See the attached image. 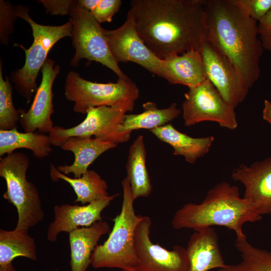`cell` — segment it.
Wrapping results in <instances>:
<instances>
[{
	"instance_id": "cell-24",
	"label": "cell",
	"mask_w": 271,
	"mask_h": 271,
	"mask_svg": "<svg viewBox=\"0 0 271 271\" xmlns=\"http://www.w3.org/2000/svg\"><path fill=\"white\" fill-rule=\"evenodd\" d=\"M50 175L53 181L60 180L67 182L73 189L77 198L74 202L83 205L109 197L107 182L96 172L88 170L81 177L72 178L59 171L50 165Z\"/></svg>"
},
{
	"instance_id": "cell-14",
	"label": "cell",
	"mask_w": 271,
	"mask_h": 271,
	"mask_svg": "<svg viewBox=\"0 0 271 271\" xmlns=\"http://www.w3.org/2000/svg\"><path fill=\"white\" fill-rule=\"evenodd\" d=\"M60 66L55 64L51 59L48 58L42 69V79L33 101L29 109L20 108V123L25 132L49 133L53 128L52 114L53 108L52 87L59 74Z\"/></svg>"
},
{
	"instance_id": "cell-7",
	"label": "cell",
	"mask_w": 271,
	"mask_h": 271,
	"mask_svg": "<svg viewBox=\"0 0 271 271\" xmlns=\"http://www.w3.org/2000/svg\"><path fill=\"white\" fill-rule=\"evenodd\" d=\"M66 99L74 102L73 111L86 114L91 107L101 106H128L134 108L140 96L139 88L129 78L116 82L97 83L82 78L70 71L64 85Z\"/></svg>"
},
{
	"instance_id": "cell-2",
	"label": "cell",
	"mask_w": 271,
	"mask_h": 271,
	"mask_svg": "<svg viewBox=\"0 0 271 271\" xmlns=\"http://www.w3.org/2000/svg\"><path fill=\"white\" fill-rule=\"evenodd\" d=\"M204 8L207 40L232 62L251 88L259 78L264 50L258 22L242 0H204Z\"/></svg>"
},
{
	"instance_id": "cell-10",
	"label": "cell",
	"mask_w": 271,
	"mask_h": 271,
	"mask_svg": "<svg viewBox=\"0 0 271 271\" xmlns=\"http://www.w3.org/2000/svg\"><path fill=\"white\" fill-rule=\"evenodd\" d=\"M182 105L184 124L189 127L203 121H213L221 127L236 129L238 121L235 108L222 97L207 78L184 94Z\"/></svg>"
},
{
	"instance_id": "cell-16",
	"label": "cell",
	"mask_w": 271,
	"mask_h": 271,
	"mask_svg": "<svg viewBox=\"0 0 271 271\" xmlns=\"http://www.w3.org/2000/svg\"><path fill=\"white\" fill-rule=\"evenodd\" d=\"M118 194L82 206L62 204L54 208V219L47 233L49 241L55 242L62 232H70L79 226L89 227L102 220L101 213Z\"/></svg>"
},
{
	"instance_id": "cell-11",
	"label": "cell",
	"mask_w": 271,
	"mask_h": 271,
	"mask_svg": "<svg viewBox=\"0 0 271 271\" xmlns=\"http://www.w3.org/2000/svg\"><path fill=\"white\" fill-rule=\"evenodd\" d=\"M152 220L142 216L134 235V247L139 260L137 271H188L189 260L186 248L176 245L168 250L153 243L150 237Z\"/></svg>"
},
{
	"instance_id": "cell-22",
	"label": "cell",
	"mask_w": 271,
	"mask_h": 271,
	"mask_svg": "<svg viewBox=\"0 0 271 271\" xmlns=\"http://www.w3.org/2000/svg\"><path fill=\"white\" fill-rule=\"evenodd\" d=\"M142 107L144 111L142 113L125 114L118 128L120 133L131 134L132 131L139 129L151 130L169 123L182 113L176 102L161 109L156 103L148 101L143 103Z\"/></svg>"
},
{
	"instance_id": "cell-29",
	"label": "cell",
	"mask_w": 271,
	"mask_h": 271,
	"mask_svg": "<svg viewBox=\"0 0 271 271\" xmlns=\"http://www.w3.org/2000/svg\"><path fill=\"white\" fill-rule=\"evenodd\" d=\"M18 17L12 3L0 1V42L8 45L10 36L14 32V23Z\"/></svg>"
},
{
	"instance_id": "cell-6",
	"label": "cell",
	"mask_w": 271,
	"mask_h": 271,
	"mask_svg": "<svg viewBox=\"0 0 271 271\" xmlns=\"http://www.w3.org/2000/svg\"><path fill=\"white\" fill-rule=\"evenodd\" d=\"M29 165L28 156L20 152L0 158V176L5 180L7 186L3 197L17 210L16 229L28 230L44 219L39 191L27 179Z\"/></svg>"
},
{
	"instance_id": "cell-9",
	"label": "cell",
	"mask_w": 271,
	"mask_h": 271,
	"mask_svg": "<svg viewBox=\"0 0 271 271\" xmlns=\"http://www.w3.org/2000/svg\"><path fill=\"white\" fill-rule=\"evenodd\" d=\"M133 107L128 106H101L88 109L86 116L78 125L64 128L54 126L49 133L52 146L61 147L68 139L72 137H95L116 145L127 142L130 133L118 131L124 115Z\"/></svg>"
},
{
	"instance_id": "cell-25",
	"label": "cell",
	"mask_w": 271,
	"mask_h": 271,
	"mask_svg": "<svg viewBox=\"0 0 271 271\" xmlns=\"http://www.w3.org/2000/svg\"><path fill=\"white\" fill-rule=\"evenodd\" d=\"M49 135L37 132H20L17 129L0 130V156L14 152L19 149H27L38 159L49 156L52 151Z\"/></svg>"
},
{
	"instance_id": "cell-19",
	"label": "cell",
	"mask_w": 271,
	"mask_h": 271,
	"mask_svg": "<svg viewBox=\"0 0 271 271\" xmlns=\"http://www.w3.org/2000/svg\"><path fill=\"white\" fill-rule=\"evenodd\" d=\"M117 145L95 137L70 138L61 148L73 153L74 162L71 165H59L56 168L66 175L73 174L74 178H80L88 170L89 166L98 157Z\"/></svg>"
},
{
	"instance_id": "cell-3",
	"label": "cell",
	"mask_w": 271,
	"mask_h": 271,
	"mask_svg": "<svg viewBox=\"0 0 271 271\" xmlns=\"http://www.w3.org/2000/svg\"><path fill=\"white\" fill-rule=\"evenodd\" d=\"M261 218L249 202L240 196L237 186L224 181L209 190L201 203H188L177 210L171 225L176 230L194 231L213 226H223L233 230L236 240L241 241L247 239L242 230L243 224Z\"/></svg>"
},
{
	"instance_id": "cell-15",
	"label": "cell",
	"mask_w": 271,
	"mask_h": 271,
	"mask_svg": "<svg viewBox=\"0 0 271 271\" xmlns=\"http://www.w3.org/2000/svg\"><path fill=\"white\" fill-rule=\"evenodd\" d=\"M232 179L244 187L243 198L259 215H271V157L235 168Z\"/></svg>"
},
{
	"instance_id": "cell-32",
	"label": "cell",
	"mask_w": 271,
	"mask_h": 271,
	"mask_svg": "<svg viewBox=\"0 0 271 271\" xmlns=\"http://www.w3.org/2000/svg\"><path fill=\"white\" fill-rule=\"evenodd\" d=\"M249 16L257 22L271 10V0H242Z\"/></svg>"
},
{
	"instance_id": "cell-13",
	"label": "cell",
	"mask_w": 271,
	"mask_h": 271,
	"mask_svg": "<svg viewBox=\"0 0 271 271\" xmlns=\"http://www.w3.org/2000/svg\"><path fill=\"white\" fill-rule=\"evenodd\" d=\"M105 34L110 50L118 63H134L150 73L158 75L162 59L142 39L129 12L121 26L114 30L105 29Z\"/></svg>"
},
{
	"instance_id": "cell-31",
	"label": "cell",
	"mask_w": 271,
	"mask_h": 271,
	"mask_svg": "<svg viewBox=\"0 0 271 271\" xmlns=\"http://www.w3.org/2000/svg\"><path fill=\"white\" fill-rule=\"evenodd\" d=\"M46 12L51 15H67L77 4V0H40Z\"/></svg>"
},
{
	"instance_id": "cell-26",
	"label": "cell",
	"mask_w": 271,
	"mask_h": 271,
	"mask_svg": "<svg viewBox=\"0 0 271 271\" xmlns=\"http://www.w3.org/2000/svg\"><path fill=\"white\" fill-rule=\"evenodd\" d=\"M27 229H0V266L11 263L18 257L37 259L34 239Z\"/></svg>"
},
{
	"instance_id": "cell-8",
	"label": "cell",
	"mask_w": 271,
	"mask_h": 271,
	"mask_svg": "<svg viewBox=\"0 0 271 271\" xmlns=\"http://www.w3.org/2000/svg\"><path fill=\"white\" fill-rule=\"evenodd\" d=\"M69 16L72 23L71 38L75 49L70 61L72 67H76L81 59L94 61L112 70L119 79L129 78L121 70L109 48L105 29L90 14L77 4L72 8Z\"/></svg>"
},
{
	"instance_id": "cell-20",
	"label": "cell",
	"mask_w": 271,
	"mask_h": 271,
	"mask_svg": "<svg viewBox=\"0 0 271 271\" xmlns=\"http://www.w3.org/2000/svg\"><path fill=\"white\" fill-rule=\"evenodd\" d=\"M110 231L109 223L101 220L90 226L78 228L69 233L72 271L87 270L91 264L92 252L100 238Z\"/></svg>"
},
{
	"instance_id": "cell-30",
	"label": "cell",
	"mask_w": 271,
	"mask_h": 271,
	"mask_svg": "<svg viewBox=\"0 0 271 271\" xmlns=\"http://www.w3.org/2000/svg\"><path fill=\"white\" fill-rule=\"evenodd\" d=\"M122 2L120 0H100L90 14L99 23H110L113 16L118 12Z\"/></svg>"
},
{
	"instance_id": "cell-37",
	"label": "cell",
	"mask_w": 271,
	"mask_h": 271,
	"mask_svg": "<svg viewBox=\"0 0 271 271\" xmlns=\"http://www.w3.org/2000/svg\"><path fill=\"white\" fill-rule=\"evenodd\" d=\"M132 271H137V270H132Z\"/></svg>"
},
{
	"instance_id": "cell-4",
	"label": "cell",
	"mask_w": 271,
	"mask_h": 271,
	"mask_svg": "<svg viewBox=\"0 0 271 271\" xmlns=\"http://www.w3.org/2000/svg\"><path fill=\"white\" fill-rule=\"evenodd\" d=\"M123 192L121 211L113 219V226L107 240L98 244L91 256V265L95 268H116L123 271L136 270L139 262L134 247L136 226L142 218L133 207V197L129 181H121Z\"/></svg>"
},
{
	"instance_id": "cell-5",
	"label": "cell",
	"mask_w": 271,
	"mask_h": 271,
	"mask_svg": "<svg viewBox=\"0 0 271 271\" xmlns=\"http://www.w3.org/2000/svg\"><path fill=\"white\" fill-rule=\"evenodd\" d=\"M15 7L18 18L24 20L31 26L34 40L29 49L20 45L25 52V63L21 68L12 72L9 78L17 91L29 103L38 88L36 80L49 51L60 39L71 37L73 26L70 19L60 26L41 25L31 18L29 8L20 5Z\"/></svg>"
},
{
	"instance_id": "cell-1",
	"label": "cell",
	"mask_w": 271,
	"mask_h": 271,
	"mask_svg": "<svg viewBox=\"0 0 271 271\" xmlns=\"http://www.w3.org/2000/svg\"><path fill=\"white\" fill-rule=\"evenodd\" d=\"M204 0H132L131 14L139 35L160 59L199 50L208 29Z\"/></svg>"
},
{
	"instance_id": "cell-17",
	"label": "cell",
	"mask_w": 271,
	"mask_h": 271,
	"mask_svg": "<svg viewBox=\"0 0 271 271\" xmlns=\"http://www.w3.org/2000/svg\"><path fill=\"white\" fill-rule=\"evenodd\" d=\"M158 76L171 84L195 87L207 78L199 50L193 49L161 60Z\"/></svg>"
},
{
	"instance_id": "cell-34",
	"label": "cell",
	"mask_w": 271,
	"mask_h": 271,
	"mask_svg": "<svg viewBox=\"0 0 271 271\" xmlns=\"http://www.w3.org/2000/svg\"><path fill=\"white\" fill-rule=\"evenodd\" d=\"M100 0H77V4L81 8L90 12L97 5Z\"/></svg>"
},
{
	"instance_id": "cell-33",
	"label": "cell",
	"mask_w": 271,
	"mask_h": 271,
	"mask_svg": "<svg viewBox=\"0 0 271 271\" xmlns=\"http://www.w3.org/2000/svg\"><path fill=\"white\" fill-rule=\"evenodd\" d=\"M258 34L264 50L271 52V10L258 22Z\"/></svg>"
},
{
	"instance_id": "cell-35",
	"label": "cell",
	"mask_w": 271,
	"mask_h": 271,
	"mask_svg": "<svg viewBox=\"0 0 271 271\" xmlns=\"http://www.w3.org/2000/svg\"><path fill=\"white\" fill-rule=\"evenodd\" d=\"M262 117L271 124V102L265 99L264 101Z\"/></svg>"
},
{
	"instance_id": "cell-27",
	"label": "cell",
	"mask_w": 271,
	"mask_h": 271,
	"mask_svg": "<svg viewBox=\"0 0 271 271\" xmlns=\"http://www.w3.org/2000/svg\"><path fill=\"white\" fill-rule=\"evenodd\" d=\"M234 246L240 253L241 261L227 264L218 271H271V251L254 246L247 239L236 240Z\"/></svg>"
},
{
	"instance_id": "cell-36",
	"label": "cell",
	"mask_w": 271,
	"mask_h": 271,
	"mask_svg": "<svg viewBox=\"0 0 271 271\" xmlns=\"http://www.w3.org/2000/svg\"><path fill=\"white\" fill-rule=\"evenodd\" d=\"M0 271H17L12 262L5 265L0 266Z\"/></svg>"
},
{
	"instance_id": "cell-21",
	"label": "cell",
	"mask_w": 271,
	"mask_h": 271,
	"mask_svg": "<svg viewBox=\"0 0 271 271\" xmlns=\"http://www.w3.org/2000/svg\"><path fill=\"white\" fill-rule=\"evenodd\" d=\"M159 140L173 149V154L183 157L191 164L207 154L214 141L213 136L193 138L175 128L171 123L150 130Z\"/></svg>"
},
{
	"instance_id": "cell-12",
	"label": "cell",
	"mask_w": 271,
	"mask_h": 271,
	"mask_svg": "<svg viewBox=\"0 0 271 271\" xmlns=\"http://www.w3.org/2000/svg\"><path fill=\"white\" fill-rule=\"evenodd\" d=\"M199 51L207 78L224 99L235 108L245 99L250 88L232 62L207 39Z\"/></svg>"
},
{
	"instance_id": "cell-23",
	"label": "cell",
	"mask_w": 271,
	"mask_h": 271,
	"mask_svg": "<svg viewBox=\"0 0 271 271\" xmlns=\"http://www.w3.org/2000/svg\"><path fill=\"white\" fill-rule=\"evenodd\" d=\"M146 149L142 135L138 136L130 145L126 164L127 178L134 200L147 197L153 186L146 167Z\"/></svg>"
},
{
	"instance_id": "cell-18",
	"label": "cell",
	"mask_w": 271,
	"mask_h": 271,
	"mask_svg": "<svg viewBox=\"0 0 271 271\" xmlns=\"http://www.w3.org/2000/svg\"><path fill=\"white\" fill-rule=\"evenodd\" d=\"M188 271H209L225 267L216 231L212 227L202 229L190 236L186 247Z\"/></svg>"
},
{
	"instance_id": "cell-28",
	"label": "cell",
	"mask_w": 271,
	"mask_h": 271,
	"mask_svg": "<svg viewBox=\"0 0 271 271\" xmlns=\"http://www.w3.org/2000/svg\"><path fill=\"white\" fill-rule=\"evenodd\" d=\"M13 86L10 78L3 75V62H0V130H9L17 129L20 121V109L15 108L13 101Z\"/></svg>"
}]
</instances>
